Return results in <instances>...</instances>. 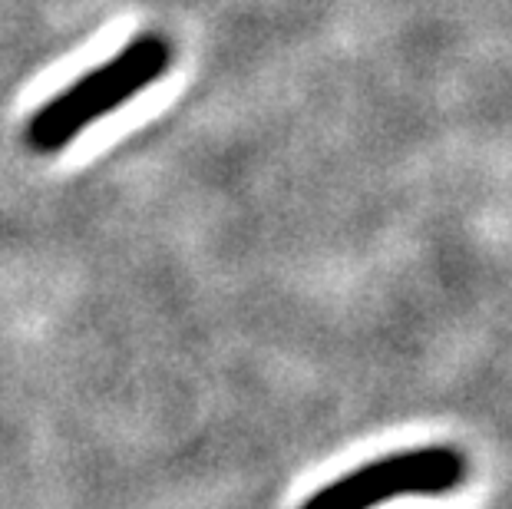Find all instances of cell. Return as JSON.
Returning <instances> with one entry per match:
<instances>
[{
	"label": "cell",
	"instance_id": "obj_1",
	"mask_svg": "<svg viewBox=\"0 0 512 509\" xmlns=\"http://www.w3.org/2000/svg\"><path fill=\"white\" fill-rule=\"evenodd\" d=\"M169 60V43L156 34H143L126 43L103 67L83 73L67 90L40 106L27 126L30 149L34 153H60L86 126H93L96 119L110 116L116 106L149 90L169 70Z\"/></svg>",
	"mask_w": 512,
	"mask_h": 509
},
{
	"label": "cell",
	"instance_id": "obj_2",
	"mask_svg": "<svg viewBox=\"0 0 512 509\" xmlns=\"http://www.w3.org/2000/svg\"><path fill=\"white\" fill-rule=\"evenodd\" d=\"M466 463L453 447L397 450L337 476L301 503V509H377L397 496H440L463 483Z\"/></svg>",
	"mask_w": 512,
	"mask_h": 509
}]
</instances>
